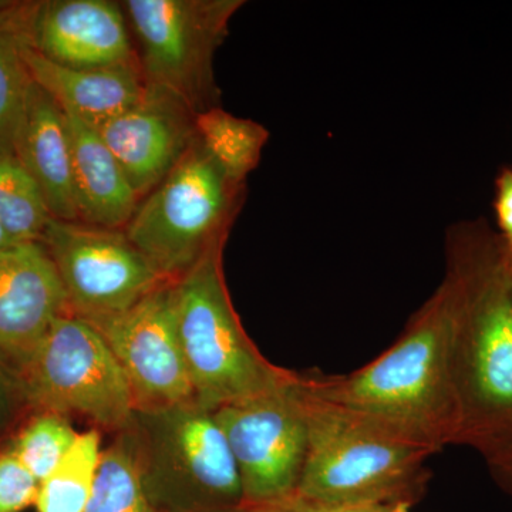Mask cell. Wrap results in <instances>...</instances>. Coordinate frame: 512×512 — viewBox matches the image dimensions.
Masks as SVG:
<instances>
[{
  "mask_svg": "<svg viewBox=\"0 0 512 512\" xmlns=\"http://www.w3.org/2000/svg\"><path fill=\"white\" fill-rule=\"evenodd\" d=\"M35 2L0 6V154L15 156V141L25 116L32 76L25 60L32 46Z\"/></svg>",
  "mask_w": 512,
  "mask_h": 512,
  "instance_id": "ac0fdd59",
  "label": "cell"
},
{
  "mask_svg": "<svg viewBox=\"0 0 512 512\" xmlns=\"http://www.w3.org/2000/svg\"><path fill=\"white\" fill-rule=\"evenodd\" d=\"M39 481L12 451L0 454V512H22L35 504Z\"/></svg>",
  "mask_w": 512,
  "mask_h": 512,
  "instance_id": "cb8c5ba5",
  "label": "cell"
},
{
  "mask_svg": "<svg viewBox=\"0 0 512 512\" xmlns=\"http://www.w3.org/2000/svg\"><path fill=\"white\" fill-rule=\"evenodd\" d=\"M70 312L84 320L127 311L167 282L124 229L52 218L42 237Z\"/></svg>",
  "mask_w": 512,
  "mask_h": 512,
  "instance_id": "30bf717a",
  "label": "cell"
},
{
  "mask_svg": "<svg viewBox=\"0 0 512 512\" xmlns=\"http://www.w3.org/2000/svg\"><path fill=\"white\" fill-rule=\"evenodd\" d=\"M227 241L212 245L173 281L178 338L194 403L210 413L268 392L293 375L269 363L242 328L225 281Z\"/></svg>",
  "mask_w": 512,
  "mask_h": 512,
  "instance_id": "277c9868",
  "label": "cell"
},
{
  "mask_svg": "<svg viewBox=\"0 0 512 512\" xmlns=\"http://www.w3.org/2000/svg\"><path fill=\"white\" fill-rule=\"evenodd\" d=\"M32 47L50 62L72 69L138 62L123 5L111 0L35 2Z\"/></svg>",
  "mask_w": 512,
  "mask_h": 512,
  "instance_id": "5bb4252c",
  "label": "cell"
},
{
  "mask_svg": "<svg viewBox=\"0 0 512 512\" xmlns=\"http://www.w3.org/2000/svg\"><path fill=\"white\" fill-rule=\"evenodd\" d=\"M195 130L201 146L212 160L239 184L258 167L269 131L254 120L241 119L222 107H212L195 117Z\"/></svg>",
  "mask_w": 512,
  "mask_h": 512,
  "instance_id": "d6986e66",
  "label": "cell"
},
{
  "mask_svg": "<svg viewBox=\"0 0 512 512\" xmlns=\"http://www.w3.org/2000/svg\"><path fill=\"white\" fill-rule=\"evenodd\" d=\"M414 498H392V500L369 501L335 508L333 512H412Z\"/></svg>",
  "mask_w": 512,
  "mask_h": 512,
  "instance_id": "83f0119b",
  "label": "cell"
},
{
  "mask_svg": "<svg viewBox=\"0 0 512 512\" xmlns=\"http://www.w3.org/2000/svg\"><path fill=\"white\" fill-rule=\"evenodd\" d=\"M156 512H241V477L214 413L197 404L136 410L127 427Z\"/></svg>",
  "mask_w": 512,
  "mask_h": 512,
  "instance_id": "5b68a950",
  "label": "cell"
},
{
  "mask_svg": "<svg viewBox=\"0 0 512 512\" xmlns=\"http://www.w3.org/2000/svg\"><path fill=\"white\" fill-rule=\"evenodd\" d=\"M64 116L72 138L79 221L94 227L124 229L137 210L140 197L99 130L72 114Z\"/></svg>",
  "mask_w": 512,
  "mask_h": 512,
  "instance_id": "e0dca14e",
  "label": "cell"
},
{
  "mask_svg": "<svg viewBox=\"0 0 512 512\" xmlns=\"http://www.w3.org/2000/svg\"><path fill=\"white\" fill-rule=\"evenodd\" d=\"M309 424V448L298 487L308 503L325 508L416 498L424 483V463L437 453L394 429L320 399L302 377Z\"/></svg>",
  "mask_w": 512,
  "mask_h": 512,
  "instance_id": "3957f363",
  "label": "cell"
},
{
  "mask_svg": "<svg viewBox=\"0 0 512 512\" xmlns=\"http://www.w3.org/2000/svg\"><path fill=\"white\" fill-rule=\"evenodd\" d=\"M194 113L173 93L148 86L130 109L97 128L138 197H146L197 141Z\"/></svg>",
  "mask_w": 512,
  "mask_h": 512,
  "instance_id": "4fadbf2b",
  "label": "cell"
},
{
  "mask_svg": "<svg viewBox=\"0 0 512 512\" xmlns=\"http://www.w3.org/2000/svg\"><path fill=\"white\" fill-rule=\"evenodd\" d=\"M70 312L55 264L42 242L0 251V366L16 380L46 333Z\"/></svg>",
  "mask_w": 512,
  "mask_h": 512,
  "instance_id": "7c38bea8",
  "label": "cell"
},
{
  "mask_svg": "<svg viewBox=\"0 0 512 512\" xmlns=\"http://www.w3.org/2000/svg\"><path fill=\"white\" fill-rule=\"evenodd\" d=\"M463 293L460 269L448 258L443 282L389 349L348 376L305 377L309 389L439 451L460 444L454 355Z\"/></svg>",
  "mask_w": 512,
  "mask_h": 512,
  "instance_id": "6da1fadb",
  "label": "cell"
},
{
  "mask_svg": "<svg viewBox=\"0 0 512 512\" xmlns=\"http://www.w3.org/2000/svg\"><path fill=\"white\" fill-rule=\"evenodd\" d=\"M503 264L505 279H507L508 288L512 296V249H505L503 245Z\"/></svg>",
  "mask_w": 512,
  "mask_h": 512,
  "instance_id": "f546056e",
  "label": "cell"
},
{
  "mask_svg": "<svg viewBox=\"0 0 512 512\" xmlns=\"http://www.w3.org/2000/svg\"><path fill=\"white\" fill-rule=\"evenodd\" d=\"M45 198L13 154H0V221L18 242H40L52 220Z\"/></svg>",
  "mask_w": 512,
  "mask_h": 512,
  "instance_id": "7402d4cb",
  "label": "cell"
},
{
  "mask_svg": "<svg viewBox=\"0 0 512 512\" xmlns=\"http://www.w3.org/2000/svg\"><path fill=\"white\" fill-rule=\"evenodd\" d=\"M84 512H156L141 481L133 439L120 431L103 450L92 497Z\"/></svg>",
  "mask_w": 512,
  "mask_h": 512,
  "instance_id": "44dd1931",
  "label": "cell"
},
{
  "mask_svg": "<svg viewBox=\"0 0 512 512\" xmlns=\"http://www.w3.org/2000/svg\"><path fill=\"white\" fill-rule=\"evenodd\" d=\"M323 508L325 507L308 503V501L295 495V497L281 501V503L245 505L241 512H322Z\"/></svg>",
  "mask_w": 512,
  "mask_h": 512,
  "instance_id": "f1b7e54d",
  "label": "cell"
},
{
  "mask_svg": "<svg viewBox=\"0 0 512 512\" xmlns=\"http://www.w3.org/2000/svg\"><path fill=\"white\" fill-rule=\"evenodd\" d=\"M23 403L18 380L0 366V427L12 420Z\"/></svg>",
  "mask_w": 512,
  "mask_h": 512,
  "instance_id": "484cf974",
  "label": "cell"
},
{
  "mask_svg": "<svg viewBox=\"0 0 512 512\" xmlns=\"http://www.w3.org/2000/svg\"><path fill=\"white\" fill-rule=\"evenodd\" d=\"M333 510H335V508H323L322 512H333Z\"/></svg>",
  "mask_w": 512,
  "mask_h": 512,
  "instance_id": "1f68e13d",
  "label": "cell"
},
{
  "mask_svg": "<svg viewBox=\"0 0 512 512\" xmlns=\"http://www.w3.org/2000/svg\"><path fill=\"white\" fill-rule=\"evenodd\" d=\"M18 244H22V242L16 241V239L9 234L8 229L5 228L2 221H0V251H2V249L15 247V245Z\"/></svg>",
  "mask_w": 512,
  "mask_h": 512,
  "instance_id": "4dcf8cb0",
  "label": "cell"
},
{
  "mask_svg": "<svg viewBox=\"0 0 512 512\" xmlns=\"http://www.w3.org/2000/svg\"><path fill=\"white\" fill-rule=\"evenodd\" d=\"M245 187L218 167L197 137L177 167L141 198L124 232L163 278L175 281L228 238Z\"/></svg>",
  "mask_w": 512,
  "mask_h": 512,
  "instance_id": "8992f818",
  "label": "cell"
},
{
  "mask_svg": "<svg viewBox=\"0 0 512 512\" xmlns=\"http://www.w3.org/2000/svg\"><path fill=\"white\" fill-rule=\"evenodd\" d=\"M86 322L106 340L126 373L136 410L194 403L178 338L173 281L164 282L127 311Z\"/></svg>",
  "mask_w": 512,
  "mask_h": 512,
  "instance_id": "8fae6325",
  "label": "cell"
},
{
  "mask_svg": "<svg viewBox=\"0 0 512 512\" xmlns=\"http://www.w3.org/2000/svg\"><path fill=\"white\" fill-rule=\"evenodd\" d=\"M495 214L501 229V242L505 249H512V170L505 168L498 175Z\"/></svg>",
  "mask_w": 512,
  "mask_h": 512,
  "instance_id": "d4e9b609",
  "label": "cell"
},
{
  "mask_svg": "<svg viewBox=\"0 0 512 512\" xmlns=\"http://www.w3.org/2000/svg\"><path fill=\"white\" fill-rule=\"evenodd\" d=\"M25 60L33 82L59 104L63 113L96 128L130 109L146 93L138 62L103 69H72L50 62L32 46L26 47Z\"/></svg>",
  "mask_w": 512,
  "mask_h": 512,
  "instance_id": "2e32d148",
  "label": "cell"
},
{
  "mask_svg": "<svg viewBox=\"0 0 512 512\" xmlns=\"http://www.w3.org/2000/svg\"><path fill=\"white\" fill-rule=\"evenodd\" d=\"M448 258L464 288L454 355L460 444L487 457L512 441V296L503 242L478 227L457 229Z\"/></svg>",
  "mask_w": 512,
  "mask_h": 512,
  "instance_id": "7a4b0ae2",
  "label": "cell"
},
{
  "mask_svg": "<svg viewBox=\"0 0 512 512\" xmlns=\"http://www.w3.org/2000/svg\"><path fill=\"white\" fill-rule=\"evenodd\" d=\"M6 0H0V6L5 5Z\"/></svg>",
  "mask_w": 512,
  "mask_h": 512,
  "instance_id": "d6a6232c",
  "label": "cell"
},
{
  "mask_svg": "<svg viewBox=\"0 0 512 512\" xmlns=\"http://www.w3.org/2000/svg\"><path fill=\"white\" fill-rule=\"evenodd\" d=\"M488 466L498 484L512 494V441L500 450L488 454Z\"/></svg>",
  "mask_w": 512,
  "mask_h": 512,
  "instance_id": "4316f807",
  "label": "cell"
},
{
  "mask_svg": "<svg viewBox=\"0 0 512 512\" xmlns=\"http://www.w3.org/2000/svg\"><path fill=\"white\" fill-rule=\"evenodd\" d=\"M77 436L66 416L40 412L23 427L9 451L42 483L69 453Z\"/></svg>",
  "mask_w": 512,
  "mask_h": 512,
  "instance_id": "603a6c76",
  "label": "cell"
},
{
  "mask_svg": "<svg viewBox=\"0 0 512 512\" xmlns=\"http://www.w3.org/2000/svg\"><path fill=\"white\" fill-rule=\"evenodd\" d=\"M15 156L42 192L50 215L79 221L73 183L72 138L59 104L35 82L15 141Z\"/></svg>",
  "mask_w": 512,
  "mask_h": 512,
  "instance_id": "9a60e30c",
  "label": "cell"
},
{
  "mask_svg": "<svg viewBox=\"0 0 512 512\" xmlns=\"http://www.w3.org/2000/svg\"><path fill=\"white\" fill-rule=\"evenodd\" d=\"M137 39L148 86L184 101L194 113L220 106L215 53L241 0H126L121 3Z\"/></svg>",
  "mask_w": 512,
  "mask_h": 512,
  "instance_id": "52a82bcc",
  "label": "cell"
},
{
  "mask_svg": "<svg viewBox=\"0 0 512 512\" xmlns=\"http://www.w3.org/2000/svg\"><path fill=\"white\" fill-rule=\"evenodd\" d=\"M101 454L99 431L80 433L59 466L40 483L37 512H84L92 497Z\"/></svg>",
  "mask_w": 512,
  "mask_h": 512,
  "instance_id": "ffe728a7",
  "label": "cell"
},
{
  "mask_svg": "<svg viewBox=\"0 0 512 512\" xmlns=\"http://www.w3.org/2000/svg\"><path fill=\"white\" fill-rule=\"evenodd\" d=\"M18 383L25 403L40 412L79 414L119 431L136 414L130 383L116 356L100 333L73 313L53 323Z\"/></svg>",
  "mask_w": 512,
  "mask_h": 512,
  "instance_id": "ba28073f",
  "label": "cell"
},
{
  "mask_svg": "<svg viewBox=\"0 0 512 512\" xmlns=\"http://www.w3.org/2000/svg\"><path fill=\"white\" fill-rule=\"evenodd\" d=\"M237 463L245 505L281 503L298 493L309 448L302 377L214 412Z\"/></svg>",
  "mask_w": 512,
  "mask_h": 512,
  "instance_id": "9c48e42d",
  "label": "cell"
}]
</instances>
